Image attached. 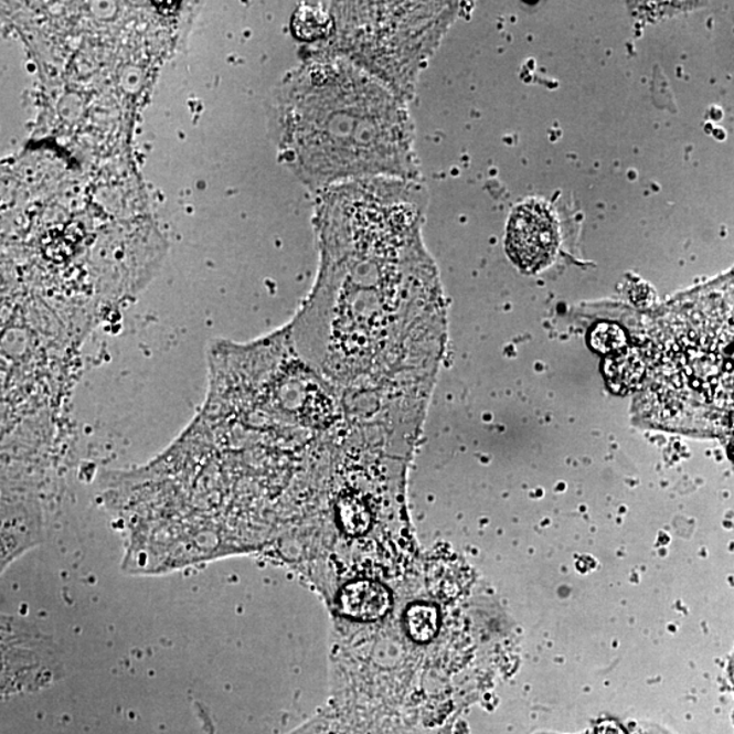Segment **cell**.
Wrapping results in <instances>:
<instances>
[{"label": "cell", "instance_id": "obj_1", "mask_svg": "<svg viewBox=\"0 0 734 734\" xmlns=\"http://www.w3.org/2000/svg\"><path fill=\"white\" fill-rule=\"evenodd\" d=\"M281 104L284 143L313 190L363 179L421 180L408 103L349 62L317 57Z\"/></svg>", "mask_w": 734, "mask_h": 734}, {"label": "cell", "instance_id": "obj_2", "mask_svg": "<svg viewBox=\"0 0 734 734\" xmlns=\"http://www.w3.org/2000/svg\"><path fill=\"white\" fill-rule=\"evenodd\" d=\"M317 57L340 58L411 103L419 76L459 14L455 2H327Z\"/></svg>", "mask_w": 734, "mask_h": 734}, {"label": "cell", "instance_id": "obj_3", "mask_svg": "<svg viewBox=\"0 0 734 734\" xmlns=\"http://www.w3.org/2000/svg\"><path fill=\"white\" fill-rule=\"evenodd\" d=\"M557 249L556 223L543 203L528 201L510 215L507 251L517 267L536 273L549 266Z\"/></svg>", "mask_w": 734, "mask_h": 734}, {"label": "cell", "instance_id": "obj_4", "mask_svg": "<svg viewBox=\"0 0 734 734\" xmlns=\"http://www.w3.org/2000/svg\"><path fill=\"white\" fill-rule=\"evenodd\" d=\"M609 390L618 395H628L642 383L645 365L636 350H621L604 362Z\"/></svg>", "mask_w": 734, "mask_h": 734}, {"label": "cell", "instance_id": "obj_5", "mask_svg": "<svg viewBox=\"0 0 734 734\" xmlns=\"http://www.w3.org/2000/svg\"><path fill=\"white\" fill-rule=\"evenodd\" d=\"M344 606L357 618H375L385 607L384 592L373 585H357L345 592Z\"/></svg>", "mask_w": 734, "mask_h": 734}, {"label": "cell", "instance_id": "obj_6", "mask_svg": "<svg viewBox=\"0 0 734 734\" xmlns=\"http://www.w3.org/2000/svg\"><path fill=\"white\" fill-rule=\"evenodd\" d=\"M589 344L600 354H616L625 349L626 333L619 326L600 322L591 331Z\"/></svg>", "mask_w": 734, "mask_h": 734}, {"label": "cell", "instance_id": "obj_7", "mask_svg": "<svg viewBox=\"0 0 734 734\" xmlns=\"http://www.w3.org/2000/svg\"><path fill=\"white\" fill-rule=\"evenodd\" d=\"M595 734H628V732L618 721L603 720L596 725Z\"/></svg>", "mask_w": 734, "mask_h": 734}, {"label": "cell", "instance_id": "obj_8", "mask_svg": "<svg viewBox=\"0 0 734 734\" xmlns=\"http://www.w3.org/2000/svg\"><path fill=\"white\" fill-rule=\"evenodd\" d=\"M731 455H732L733 460H734V439L732 440V445H731Z\"/></svg>", "mask_w": 734, "mask_h": 734}, {"label": "cell", "instance_id": "obj_9", "mask_svg": "<svg viewBox=\"0 0 734 734\" xmlns=\"http://www.w3.org/2000/svg\"><path fill=\"white\" fill-rule=\"evenodd\" d=\"M732 360H733V362H734V351H733V354H732Z\"/></svg>", "mask_w": 734, "mask_h": 734}]
</instances>
